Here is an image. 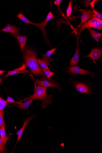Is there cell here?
I'll use <instances>...</instances> for the list:
<instances>
[{
    "label": "cell",
    "mask_w": 102,
    "mask_h": 153,
    "mask_svg": "<svg viewBox=\"0 0 102 153\" xmlns=\"http://www.w3.org/2000/svg\"><path fill=\"white\" fill-rule=\"evenodd\" d=\"M24 58L25 65L35 75L39 76L41 80H47L53 84L56 83L52 79H48L44 74L37 61V54L31 49L25 47Z\"/></svg>",
    "instance_id": "cell-1"
},
{
    "label": "cell",
    "mask_w": 102,
    "mask_h": 153,
    "mask_svg": "<svg viewBox=\"0 0 102 153\" xmlns=\"http://www.w3.org/2000/svg\"><path fill=\"white\" fill-rule=\"evenodd\" d=\"M47 87H46L38 85L34 94L30 97L24 98L21 102L25 101L32 99L33 100H40L42 101V107L45 109L48 105L52 103V95H48L47 93Z\"/></svg>",
    "instance_id": "cell-2"
},
{
    "label": "cell",
    "mask_w": 102,
    "mask_h": 153,
    "mask_svg": "<svg viewBox=\"0 0 102 153\" xmlns=\"http://www.w3.org/2000/svg\"><path fill=\"white\" fill-rule=\"evenodd\" d=\"M78 36L79 38L80 35L83 30L89 28H94L98 30L102 29V21L95 18L94 15L87 21L80 25L78 26Z\"/></svg>",
    "instance_id": "cell-3"
},
{
    "label": "cell",
    "mask_w": 102,
    "mask_h": 153,
    "mask_svg": "<svg viewBox=\"0 0 102 153\" xmlns=\"http://www.w3.org/2000/svg\"><path fill=\"white\" fill-rule=\"evenodd\" d=\"M66 71L72 75L77 74L83 75H89L91 76L92 77H93L95 75V72L92 73L88 70L82 69L78 66L69 67Z\"/></svg>",
    "instance_id": "cell-4"
},
{
    "label": "cell",
    "mask_w": 102,
    "mask_h": 153,
    "mask_svg": "<svg viewBox=\"0 0 102 153\" xmlns=\"http://www.w3.org/2000/svg\"><path fill=\"white\" fill-rule=\"evenodd\" d=\"M16 16L24 22L25 24L34 25L36 27H38L42 31H45V27H44V21L40 23H33L28 19L21 12H20L19 14L16 15Z\"/></svg>",
    "instance_id": "cell-5"
},
{
    "label": "cell",
    "mask_w": 102,
    "mask_h": 153,
    "mask_svg": "<svg viewBox=\"0 0 102 153\" xmlns=\"http://www.w3.org/2000/svg\"><path fill=\"white\" fill-rule=\"evenodd\" d=\"M102 49L97 48H93L89 54L83 57H88L91 58L94 62L95 60H98L102 56Z\"/></svg>",
    "instance_id": "cell-6"
},
{
    "label": "cell",
    "mask_w": 102,
    "mask_h": 153,
    "mask_svg": "<svg viewBox=\"0 0 102 153\" xmlns=\"http://www.w3.org/2000/svg\"><path fill=\"white\" fill-rule=\"evenodd\" d=\"M26 66L25 64L23 65L20 68L15 69L14 70L8 71V73L4 76V77H8L9 76H12L18 74H27L29 71L26 69Z\"/></svg>",
    "instance_id": "cell-7"
},
{
    "label": "cell",
    "mask_w": 102,
    "mask_h": 153,
    "mask_svg": "<svg viewBox=\"0 0 102 153\" xmlns=\"http://www.w3.org/2000/svg\"><path fill=\"white\" fill-rule=\"evenodd\" d=\"M73 84L75 86L77 91L81 93H85L88 95L90 89L88 86L83 83L74 82Z\"/></svg>",
    "instance_id": "cell-8"
},
{
    "label": "cell",
    "mask_w": 102,
    "mask_h": 153,
    "mask_svg": "<svg viewBox=\"0 0 102 153\" xmlns=\"http://www.w3.org/2000/svg\"><path fill=\"white\" fill-rule=\"evenodd\" d=\"M35 81L37 84L41 86L47 88L48 87L57 88L59 89H60L59 85L56 83L53 84L47 80L40 81L38 79H36Z\"/></svg>",
    "instance_id": "cell-9"
},
{
    "label": "cell",
    "mask_w": 102,
    "mask_h": 153,
    "mask_svg": "<svg viewBox=\"0 0 102 153\" xmlns=\"http://www.w3.org/2000/svg\"><path fill=\"white\" fill-rule=\"evenodd\" d=\"M1 32H10L12 33L13 35L20 34L19 30L16 27L9 24Z\"/></svg>",
    "instance_id": "cell-10"
},
{
    "label": "cell",
    "mask_w": 102,
    "mask_h": 153,
    "mask_svg": "<svg viewBox=\"0 0 102 153\" xmlns=\"http://www.w3.org/2000/svg\"><path fill=\"white\" fill-rule=\"evenodd\" d=\"M35 115H33L29 117V118H27L25 121L23 126L22 128L16 133L18 136V139L16 145L18 141H19L21 139L22 135L26 127V126L33 118H35Z\"/></svg>",
    "instance_id": "cell-11"
},
{
    "label": "cell",
    "mask_w": 102,
    "mask_h": 153,
    "mask_svg": "<svg viewBox=\"0 0 102 153\" xmlns=\"http://www.w3.org/2000/svg\"><path fill=\"white\" fill-rule=\"evenodd\" d=\"M57 49V48H55L51 50L48 51L47 53L43 55L42 60L44 61L51 68V56L52 54Z\"/></svg>",
    "instance_id": "cell-12"
},
{
    "label": "cell",
    "mask_w": 102,
    "mask_h": 153,
    "mask_svg": "<svg viewBox=\"0 0 102 153\" xmlns=\"http://www.w3.org/2000/svg\"><path fill=\"white\" fill-rule=\"evenodd\" d=\"M75 54L71 59L70 62L69 67H71L72 66H75L78 65L79 61V48L77 43V48Z\"/></svg>",
    "instance_id": "cell-13"
},
{
    "label": "cell",
    "mask_w": 102,
    "mask_h": 153,
    "mask_svg": "<svg viewBox=\"0 0 102 153\" xmlns=\"http://www.w3.org/2000/svg\"><path fill=\"white\" fill-rule=\"evenodd\" d=\"M80 11L82 12V14L81 17V22L80 25L90 19L94 16L93 14L90 11L85 10H81Z\"/></svg>",
    "instance_id": "cell-14"
},
{
    "label": "cell",
    "mask_w": 102,
    "mask_h": 153,
    "mask_svg": "<svg viewBox=\"0 0 102 153\" xmlns=\"http://www.w3.org/2000/svg\"><path fill=\"white\" fill-rule=\"evenodd\" d=\"M16 38L20 45L21 49L22 52L24 53L25 47L26 43L27 40V38L26 35L21 36L19 35H13Z\"/></svg>",
    "instance_id": "cell-15"
},
{
    "label": "cell",
    "mask_w": 102,
    "mask_h": 153,
    "mask_svg": "<svg viewBox=\"0 0 102 153\" xmlns=\"http://www.w3.org/2000/svg\"><path fill=\"white\" fill-rule=\"evenodd\" d=\"M92 37L94 38L98 43L99 39H102V33L98 32L91 28L87 29Z\"/></svg>",
    "instance_id": "cell-16"
},
{
    "label": "cell",
    "mask_w": 102,
    "mask_h": 153,
    "mask_svg": "<svg viewBox=\"0 0 102 153\" xmlns=\"http://www.w3.org/2000/svg\"><path fill=\"white\" fill-rule=\"evenodd\" d=\"M0 136L1 139L2 145L5 146L6 144L7 141L10 139V137L6 136V133L5 128V124L0 129Z\"/></svg>",
    "instance_id": "cell-17"
},
{
    "label": "cell",
    "mask_w": 102,
    "mask_h": 153,
    "mask_svg": "<svg viewBox=\"0 0 102 153\" xmlns=\"http://www.w3.org/2000/svg\"><path fill=\"white\" fill-rule=\"evenodd\" d=\"M33 100L32 99L25 101L24 103L22 102L20 104L14 106L17 107L20 109H23L24 110H28L29 108L31 103L33 102Z\"/></svg>",
    "instance_id": "cell-18"
},
{
    "label": "cell",
    "mask_w": 102,
    "mask_h": 153,
    "mask_svg": "<svg viewBox=\"0 0 102 153\" xmlns=\"http://www.w3.org/2000/svg\"><path fill=\"white\" fill-rule=\"evenodd\" d=\"M37 61H38L39 65L43 69L48 71H50L48 67V64L43 60L37 58Z\"/></svg>",
    "instance_id": "cell-19"
},
{
    "label": "cell",
    "mask_w": 102,
    "mask_h": 153,
    "mask_svg": "<svg viewBox=\"0 0 102 153\" xmlns=\"http://www.w3.org/2000/svg\"><path fill=\"white\" fill-rule=\"evenodd\" d=\"M9 103L7 101L4 100L1 97H0V111L3 112L5 107Z\"/></svg>",
    "instance_id": "cell-20"
},
{
    "label": "cell",
    "mask_w": 102,
    "mask_h": 153,
    "mask_svg": "<svg viewBox=\"0 0 102 153\" xmlns=\"http://www.w3.org/2000/svg\"><path fill=\"white\" fill-rule=\"evenodd\" d=\"M54 17H55L53 14L51 12V11H50L47 17H46V20L44 21V27H45V26H46L47 22L53 19Z\"/></svg>",
    "instance_id": "cell-21"
},
{
    "label": "cell",
    "mask_w": 102,
    "mask_h": 153,
    "mask_svg": "<svg viewBox=\"0 0 102 153\" xmlns=\"http://www.w3.org/2000/svg\"><path fill=\"white\" fill-rule=\"evenodd\" d=\"M69 5L67 8V16L69 19L70 16L72 12V5L73 3V2L71 1L69 2Z\"/></svg>",
    "instance_id": "cell-22"
},
{
    "label": "cell",
    "mask_w": 102,
    "mask_h": 153,
    "mask_svg": "<svg viewBox=\"0 0 102 153\" xmlns=\"http://www.w3.org/2000/svg\"><path fill=\"white\" fill-rule=\"evenodd\" d=\"M93 13H94V15L96 19L102 21V14L99 13L95 10L94 9H93Z\"/></svg>",
    "instance_id": "cell-23"
},
{
    "label": "cell",
    "mask_w": 102,
    "mask_h": 153,
    "mask_svg": "<svg viewBox=\"0 0 102 153\" xmlns=\"http://www.w3.org/2000/svg\"><path fill=\"white\" fill-rule=\"evenodd\" d=\"M42 69L44 74L48 79H50L51 77L55 74L50 71H48L44 69Z\"/></svg>",
    "instance_id": "cell-24"
},
{
    "label": "cell",
    "mask_w": 102,
    "mask_h": 153,
    "mask_svg": "<svg viewBox=\"0 0 102 153\" xmlns=\"http://www.w3.org/2000/svg\"><path fill=\"white\" fill-rule=\"evenodd\" d=\"M5 124V122L4 119V115L3 112L0 111V129Z\"/></svg>",
    "instance_id": "cell-25"
},
{
    "label": "cell",
    "mask_w": 102,
    "mask_h": 153,
    "mask_svg": "<svg viewBox=\"0 0 102 153\" xmlns=\"http://www.w3.org/2000/svg\"><path fill=\"white\" fill-rule=\"evenodd\" d=\"M7 101L9 103H14L18 105L20 104L22 102L21 101L18 102H16L13 100L12 98L9 96L7 97Z\"/></svg>",
    "instance_id": "cell-26"
},
{
    "label": "cell",
    "mask_w": 102,
    "mask_h": 153,
    "mask_svg": "<svg viewBox=\"0 0 102 153\" xmlns=\"http://www.w3.org/2000/svg\"><path fill=\"white\" fill-rule=\"evenodd\" d=\"M62 1V0H56V1H55L54 2V4L55 5L58 6L59 11L60 13L61 12V10L60 9V5Z\"/></svg>",
    "instance_id": "cell-27"
},
{
    "label": "cell",
    "mask_w": 102,
    "mask_h": 153,
    "mask_svg": "<svg viewBox=\"0 0 102 153\" xmlns=\"http://www.w3.org/2000/svg\"><path fill=\"white\" fill-rule=\"evenodd\" d=\"M5 146H4L2 145L1 138L0 136V152H3L5 150Z\"/></svg>",
    "instance_id": "cell-28"
},
{
    "label": "cell",
    "mask_w": 102,
    "mask_h": 153,
    "mask_svg": "<svg viewBox=\"0 0 102 153\" xmlns=\"http://www.w3.org/2000/svg\"><path fill=\"white\" fill-rule=\"evenodd\" d=\"M90 1H86L83 2V3L86 5V6H88L90 4Z\"/></svg>",
    "instance_id": "cell-29"
},
{
    "label": "cell",
    "mask_w": 102,
    "mask_h": 153,
    "mask_svg": "<svg viewBox=\"0 0 102 153\" xmlns=\"http://www.w3.org/2000/svg\"><path fill=\"white\" fill-rule=\"evenodd\" d=\"M5 72V71H4L0 70V75H1L3 74Z\"/></svg>",
    "instance_id": "cell-30"
},
{
    "label": "cell",
    "mask_w": 102,
    "mask_h": 153,
    "mask_svg": "<svg viewBox=\"0 0 102 153\" xmlns=\"http://www.w3.org/2000/svg\"></svg>",
    "instance_id": "cell-31"
}]
</instances>
